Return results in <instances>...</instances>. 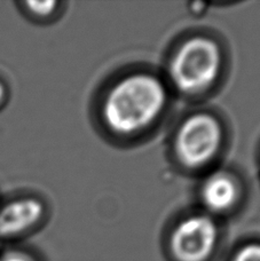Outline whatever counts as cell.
<instances>
[{
    "mask_svg": "<svg viewBox=\"0 0 260 261\" xmlns=\"http://www.w3.org/2000/svg\"><path fill=\"white\" fill-rule=\"evenodd\" d=\"M231 261H260V243H250L242 246Z\"/></svg>",
    "mask_w": 260,
    "mask_h": 261,
    "instance_id": "cell-8",
    "label": "cell"
},
{
    "mask_svg": "<svg viewBox=\"0 0 260 261\" xmlns=\"http://www.w3.org/2000/svg\"><path fill=\"white\" fill-rule=\"evenodd\" d=\"M6 94H7L6 87H5L4 83L0 81V108H2L3 105L5 103V101H6Z\"/></svg>",
    "mask_w": 260,
    "mask_h": 261,
    "instance_id": "cell-10",
    "label": "cell"
},
{
    "mask_svg": "<svg viewBox=\"0 0 260 261\" xmlns=\"http://www.w3.org/2000/svg\"><path fill=\"white\" fill-rule=\"evenodd\" d=\"M168 101V88L160 77L132 72L109 87L101 105V118L110 133L131 138L150 128L162 117Z\"/></svg>",
    "mask_w": 260,
    "mask_h": 261,
    "instance_id": "cell-1",
    "label": "cell"
},
{
    "mask_svg": "<svg viewBox=\"0 0 260 261\" xmlns=\"http://www.w3.org/2000/svg\"><path fill=\"white\" fill-rule=\"evenodd\" d=\"M0 261H36L32 255L21 250H7L0 254Z\"/></svg>",
    "mask_w": 260,
    "mask_h": 261,
    "instance_id": "cell-9",
    "label": "cell"
},
{
    "mask_svg": "<svg viewBox=\"0 0 260 261\" xmlns=\"http://www.w3.org/2000/svg\"><path fill=\"white\" fill-rule=\"evenodd\" d=\"M224 143V128L216 116L196 113L179 125L174 135V153L180 164L198 170L215 161Z\"/></svg>",
    "mask_w": 260,
    "mask_h": 261,
    "instance_id": "cell-3",
    "label": "cell"
},
{
    "mask_svg": "<svg viewBox=\"0 0 260 261\" xmlns=\"http://www.w3.org/2000/svg\"><path fill=\"white\" fill-rule=\"evenodd\" d=\"M240 196L241 188L238 180L226 171L215 172L209 175L199 190V198L205 212L212 217L233 210Z\"/></svg>",
    "mask_w": 260,
    "mask_h": 261,
    "instance_id": "cell-6",
    "label": "cell"
},
{
    "mask_svg": "<svg viewBox=\"0 0 260 261\" xmlns=\"http://www.w3.org/2000/svg\"><path fill=\"white\" fill-rule=\"evenodd\" d=\"M22 5L28 16L39 21L49 20L57 15L60 6L58 2H25Z\"/></svg>",
    "mask_w": 260,
    "mask_h": 261,
    "instance_id": "cell-7",
    "label": "cell"
},
{
    "mask_svg": "<svg viewBox=\"0 0 260 261\" xmlns=\"http://www.w3.org/2000/svg\"><path fill=\"white\" fill-rule=\"evenodd\" d=\"M45 205L36 197L9 200L0 207V239H15L31 230L41 221Z\"/></svg>",
    "mask_w": 260,
    "mask_h": 261,
    "instance_id": "cell-5",
    "label": "cell"
},
{
    "mask_svg": "<svg viewBox=\"0 0 260 261\" xmlns=\"http://www.w3.org/2000/svg\"><path fill=\"white\" fill-rule=\"evenodd\" d=\"M219 241V227L206 212L193 213L174 226L170 248L178 261H205Z\"/></svg>",
    "mask_w": 260,
    "mask_h": 261,
    "instance_id": "cell-4",
    "label": "cell"
},
{
    "mask_svg": "<svg viewBox=\"0 0 260 261\" xmlns=\"http://www.w3.org/2000/svg\"><path fill=\"white\" fill-rule=\"evenodd\" d=\"M224 58L219 44L207 36H193L175 48L168 65L170 82L185 95H198L215 85Z\"/></svg>",
    "mask_w": 260,
    "mask_h": 261,
    "instance_id": "cell-2",
    "label": "cell"
}]
</instances>
